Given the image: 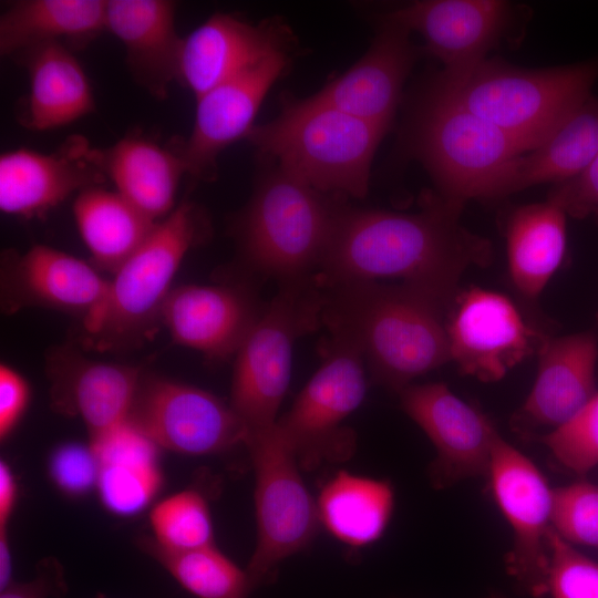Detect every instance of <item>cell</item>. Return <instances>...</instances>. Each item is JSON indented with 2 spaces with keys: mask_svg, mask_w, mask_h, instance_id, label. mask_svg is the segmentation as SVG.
<instances>
[{
  "mask_svg": "<svg viewBox=\"0 0 598 598\" xmlns=\"http://www.w3.org/2000/svg\"><path fill=\"white\" fill-rule=\"evenodd\" d=\"M463 207L434 193L413 214L341 205L318 286L399 278L452 305L463 272L493 258L491 241L461 224Z\"/></svg>",
  "mask_w": 598,
  "mask_h": 598,
  "instance_id": "obj_1",
  "label": "cell"
},
{
  "mask_svg": "<svg viewBox=\"0 0 598 598\" xmlns=\"http://www.w3.org/2000/svg\"><path fill=\"white\" fill-rule=\"evenodd\" d=\"M322 290V323L353 340L375 383L399 393L451 360L452 305L404 282L353 281Z\"/></svg>",
  "mask_w": 598,
  "mask_h": 598,
  "instance_id": "obj_2",
  "label": "cell"
},
{
  "mask_svg": "<svg viewBox=\"0 0 598 598\" xmlns=\"http://www.w3.org/2000/svg\"><path fill=\"white\" fill-rule=\"evenodd\" d=\"M388 130L311 95L287 96L279 115L254 125L246 138L262 158L309 187L329 196L362 198Z\"/></svg>",
  "mask_w": 598,
  "mask_h": 598,
  "instance_id": "obj_3",
  "label": "cell"
},
{
  "mask_svg": "<svg viewBox=\"0 0 598 598\" xmlns=\"http://www.w3.org/2000/svg\"><path fill=\"white\" fill-rule=\"evenodd\" d=\"M597 78L594 61L523 69L485 59L461 75L441 72L431 84L532 151L591 95Z\"/></svg>",
  "mask_w": 598,
  "mask_h": 598,
  "instance_id": "obj_4",
  "label": "cell"
},
{
  "mask_svg": "<svg viewBox=\"0 0 598 598\" xmlns=\"http://www.w3.org/2000/svg\"><path fill=\"white\" fill-rule=\"evenodd\" d=\"M332 197L269 165L234 224L245 267L280 283L313 278L341 206Z\"/></svg>",
  "mask_w": 598,
  "mask_h": 598,
  "instance_id": "obj_5",
  "label": "cell"
},
{
  "mask_svg": "<svg viewBox=\"0 0 598 598\" xmlns=\"http://www.w3.org/2000/svg\"><path fill=\"white\" fill-rule=\"evenodd\" d=\"M409 150L444 198L492 199L501 174L528 148L429 85L409 131Z\"/></svg>",
  "mask_w": 598,
  "mask_h": 598,
  "instance_id": "obj_6",
  "label": "cell"
},
{
  "mask_svg": "<svg viewBox=\"0 0 598 598\" xmlns=\"http://www.w3.org/2000/svg\"><path fill=\"white\" fill-rule=\"evenodd\" d=\"M205 231L199 208L188 200L157 223L113 275L102 303L83 320L84 329L100 347L138 342L154 331L179 265Z\"/></svg>",
  "mask_w": 598,
  "mask_h": 598,
  "instance_id": "obj_7",
  "label": "cell"
},
{
  "mask_svg": "<svg viewBox=\"0 0 598 598\" xmlns=\"http://www.w3.org/2000/svg\"><path fill=\"white\" fill-rule=\"evenodd\" d=\"M324 292L316 278L281 283L235 354L230 406L248 432L278 421L287 392L292 348L322 323Z\"/></svg>",
  "mask_w": 598,
  "mask_h": 598,
  "instance_id": "obj_8",
  "label": "cell"
},
{
  "mask_svg": "<svg viewBox=\"0 0 598 598\" xmlns=\"http://www.w3.org/2000/svg\"><path fill=\"white\" fill-rule=\"evenodd\" d=\"M244 444L255 474L257 540L246 567L255 588L269 579L283 560L306 549L320 523L316 498L277 424L248 432Z\"/></svg>",
  "mask_w": 598,
  "mask_h": 598,
  "instance_id": "obj_9",
  "label": "cell"
},
{
  "mask_svg": "<svg viewBox=\"0 0 598 598\" xmlns=\"http://www.w3.org/2000/svg\"><path fill=\"white\" fill-rule=\"evenodd\" d=\"M320 352L319 369L276 423L302 470L353 455L355 434L343 422L367 391L365 362L352 339L329 330Z\"/></svg>",
  "mask_w": 598,
  "mask_h": 598,
  "instance_id": "obj_10",
  "label": "cell"
},
{
  "mask_svg": "<svg viewBox=\"0 0 598 598\" xmlns=\"http://www.w3.org/2000/svg\"><path fill=\"white\" fill-rule=\"evenodd\" d=\"M128 421L158 447L210 455L245 443L240 417L213 393L159 377L142 378Z\"/></svg>",
  "mask_w": 598,
  "mask_h": 598,
  "instance_id": "obj_11",
  "label": "cell"
},
{
  "mask_svg": "<svg viewBox=\"0 0 598 598\" xmlns=\"http://www.w3.org/2000/svg\"><path fill=\"white\" fill-rule=\"evenodd\" d=\"M494 497L506 518L513 546L507 569L532 596L546 595L553 488L538 467L497 435L489 474Z\"/></svg>",
  "mask_w": 598,
  "mask_h": 598,
  "instance_id": "obj_12",
  "label": "cell"
},
{
  "mask_svg": "<svg viewBox=\"0 0 598 598\" xmlns=\"http://www.w3.org/2000/svg\"><path fill=\"white\" fill-rule=\"evenodd\" d=\"M446 331L451 361L484 382L502 379L544 341L507 296L480 287L457 292Z\"/></svg>",
  "mask_w": 598,
  "mask_h": 598,
  "instance_id": "obj_13",
  "label": "cell"
},
{
  "mask_svg": "<svg viewBox=\"0 0 598 598\" xmlns=\"http://www.w3.org/2000/svg\"><path fill=\"white\" fill-rule=\"evenodd\" d=\"M399 395L403 411L423 430L436 451L430 467L435 487L488 476L499 433L483 412L444 383L410 384Z\"/></svg>",
  "mask_w": 598,
  "mask_h": 598,
  "instance_id": "obj_14",
  "label": "cell"
},
{
  "mask_svg": "<svg viewBox=\"0 0 598 598\" xmlns=\"http://www.w3.org/2000/svg\"><path fill=\"white\" fill-rule=\"evenodd\" d=\"M289 51L269 54L196 99L192 132L176 144L188 175L204 181L215 177L220 153L254 127L265 96L288 68Z\"/></svg>",
  "mask_w": 598,
  "mask_h": 598,
  "instance_id": "obj_15",
  "label": "cell"
},
{
  "mask_svg": "<svg viewBox=\"0 0 598 598\" xmlns=\"http://www.w3.org/2000/svg\"><path fill=\"white\" fill-rule=\"evenodd\" d=\"M511 4L502 0H420L382 19L419 33L425 50L439 59L442 73L461 75L486 59L509 22Z\"/></svg>",
  "mask_w": 598,
  "mask_h": 598,
  "instance_id": "obj_16",
  "label": "cell"
},
{
  "mask_svg": "<svg viewBox=\"0 0 598 598\" xmlns=\"http://www.w3.org/2000/svg\"><path fill=\"white\" fill-rule=\"evenodd\" d=\"M110 280L90 264L59 249L35 245L7 252L1 267V307L7 313L39 307L82 316L103 301Z\"/></svg>",
  "mask_w": 598,
  "mask_h": 598,
  "instance_id": "obj_17",
  "label": "cell"
},
{
  "mask_svg": "<svg viewBox=\"0 0 598 598\" xmlns=\"http://www.w3.org/2000/svg\"><path fill=\"white\" fill-rule=\"evenodd\" d=\"M291 33L272 19L252 23L217 12L183 38L178 80L198 99L277 51L290 49Z\"/></svg>",
  "mask_w": 598,
  "mask_h": 598,
  "instance_id": "obj_18",
  "label": "cell"
},
{
  "mask_svg": "<svg viewBox=\"0 0 598 598\" xmlns=\"http://www.w3.org/2000/svg\"><path fill=\"white\" fill-rule=\"evenodd\" d=\"M90 143L70 136L52 153L17 148L0 156V209L33 218L106 178L90 157Z\"/></svg>",
  "mask_w": 598,
  "mask_h": 598,
  "instance_id": "obj_19",
  "label": "cell"
},
{
  "mask_svg": "<svg viewBox=\"0 0 598 598\" xmlns=\"http://www.w3.org/2000/svg\"><path fill=\"white\" fill-rule=\"evenodd\" d=\"M261 310L240 285H184L169 292L161 322L175 343L220 361L237 353Z\"/></svg>",
  "mask_w": 598,
  "mask_h": 598,
  "instance_id": "obj_20",
  "label": "cell"
},
{
  "mask_svg": "<svg viewBox=\"0 0 598 598\" xmlns=\"http://www.w3.org/2000/svg\"><path fill=\"white\" fill-rule=\"evenodd\" d=\"M405 28L381 20L368 51L311 96L348 114L390 128L402 87L416 60Z\"/></svg>",
  "mask_w": 598,
  "mask_h": 598,
  "instance_id": "obj_21",
  "label": "cell"
},
{
  "mask_svg": "<svg viewBox=\"0 0 598 598\" xmlns=\"http://www.w3.org/2000/svg\"><path fill=\"white\" fill-rule=\"evenodd\" d=\"M53 406L80 416L90 443L128 420L143 374L140 369L87 359L70 348L49 358Z\"/></svg>",
  "mask_w": 598,
  "mask_h": 598,
  "instance_id": "obj_22",
  "label": "cell"
},
{
  "mask_svg": "<svg viewBox=\"0 0 598 598\" xmlns=\"http://www.w3.org/2000/svg\"><path fill=\"white\" fill-rule=\"evenodd\" d=\"M168 0H107L105 27L123 44L128 70L148 93L165 99L178 80L183 38Z\"/></svg>",
  "mask_w": 598,
  "mask_h": 598,
  "instance_id": "obj_23",
  "label": "cell"
},
{
  "mask_svg": "<svg viewBox=\"0 0 598 598\" xmlns=\"http://www.w3.org/2000/svg\"><path fill=\"white\" fill-rule=\"evenodd\" d=\"M90 157L115 190L153 220L161 221L176 207L178 185L187 174L176 144L163 146L131 133L107 147L91 146Z\"/></svg>",
  "mask_w": 598,
  "mask_h": 598,
  "instance_id": "obj_24",
  "label": "cell"
},
{
  "mask_svg": "<svg viewBox=\"0 0 598 598\" xmlns=\"http://www.w3.org/2000/svg\"><path fill=\"white\" fill-rule=\"evenodd\" d=\"M598 342L591 333L549 338L538 349V370L522 408L532 424L560 426L597 392Z\"/></svg>",
  "mask_w": 598,
  "mask_h": 598,
  "instance_id": "obj_25",
  "label": "cell"
},
{
  "mask_svg": "<svg viewBox=\"0 0 598 598\" xmlns=\"http://www.w3.org/2000/svg\"><path fill=\"white\" fill-rule=\"evenodd\" d=\"M18 56L29 76V92L20 115L24 127L49 131L94 111L89 79L72 50L60 43H49Z\"/></svg>",
  "mask_w": 598,
  "mask_h": 598,
  "instance_id": "obj_26",
  "label": "cell"
},
{
  "mask_svg": "<svg viewBox=\"0 0 598 598\" xmlns=\"http://www.w3.org/2000/svg\"><path fill=\"white\" fill-rule=\"evenodd\" d=\"M89 444L100 464L103 506L118 516L142 512L163 483L159 447L128 420Z\"/></svg>",
  "mask_w": 598,
  "mask_h": 598,
  "instance_id": "obj_27",
  "label": "cell"
},
{
  "mask_svg": "<svg viewBox=\"0 0 598 598\" xmlns=\"http://www.w3.org/2000/svg\"><path fill=\"white\" fill-rule=\"evenodd\" d=\"M598 154V97L590 95L539 146L515 158L497 179L492 199L582 172Z\"/></svg>",
  "mask_w": 598,
  "mask_h": 598,
  "instance_id": "obj_28",
  "label": "cell"
},
{
  "mask_svg": "<svg viewBox=\"0 0 598 598\" xmlns=\"http://www.w3.org/2000/svg\"><path fill=\"white\" fill-rule=\"evenodd\" d=\"M104 0H20L0 16V51L20 55L39 45L86 47L105 27Z\"/></svg>",
  "mask_w": 598,
  "mask_h": 598,
  "instance_id": "obj_29",
  "label": "cell"
},
{
  "mask_svg": "<svg viewBox=\"0 0 598 598\" xmlns=\"http://www.w3.org/2000/svg\"><path fill=\"white\" fill-rule=\"evenodd\" d=\"M320 527L351 548H363L385 533L394 509V489L386 480L339 471L316 497Z\"/></svg>",
  "mask_w": 598,
  "mask_h": 598,
  "instance_id": "obj_30",
  "label": "cell"
},
{
  "mask_svg": "<svg viewBox=\"0 0 598 598\" xmlns=\"http://www.w3.org/2000/svg\"><path fill=\"white\" fill-rule=\"evenodd\" d=\"M567 215L550 200L517 207L506 224L508 269L516 289L536 298L559 268L567 247Z\"/></svg>",
  "mask_w": 598,
  "mask_h": 598,
  "instance_id": "obj_31",
  "label": "cell"
},
{
  "mask_svg": "<svg viewBox=\"0 0 598 598\" xmlns=\"http://www.w3.org/2000/svg\"><path fill=\"white\" fill-rule=\"evenodd\" d=\"M73 216L96 268L115 274L158 221L116 190L89 187L76 195Z\"/></svg>",
  "mask_w": 598,
  "mask_h": 598,
  "instance_id": "obj_32",
  "label": "cell"
},
{
  "mask_svg": "<svg viewBox=\"0 0 598 598\" xmlns=\"http://www.w3.org/2000/svg\"><path fill=\"white\" fill-rule=\"evenodd\" d=\"M142 547L194 598H248L254 589L248 574L216 545L169 551L144 538Z\"/></svg>",
  "mask_w": 598,
  "mask_h": 598,
  "instance_id": "obj_33",
  "label": "cell"
},
{
  "mask_svg": "<svg viewBox=\"0 0 598 598\" xmlns=\"http://www.w3.org/2000/svg\"><path fill=\"white\" fill-rule=\"evenodd\" d=\"M152 542L169 551H187L215 545L209 506L204 496L186 489L162 499L150 513Z\"/></svg>",
  "mask_w": 598,
  "mask_h": 598,
  "instance_id": "obj_34",
  "label": "cell"
},
{
  "mask_svg": "<svg viewBox=\"0 0 598 598\" xmlns=\"http://www.w3.org/2000/svg\"><path fill=\"white\" fill-rule=\"evenodd\" d=\"M550 526L571 545L598 548V485L581 481L553 488Z\"/></svg>",
  "mask_w": 598,
  "mask_h": 598,
  "instance_id": "obj_35",
  "label": "cell"
},
{
  "mask_svg": "<svg viewBox=\"0 0 598 598\" xmlns=\"http://www.w3.org/2000/svg\"><path fill=\"white\" fill-rule=\"evenodd\" d=\"M543 442L574 473L585 474L598 466V391L567 422L546 434Z\"/></svg>",
  "mask_w": 598,
  "mask_h": 598,
  "instance_id": "obj_36",
  "label": "cell"
},
{
  "mask_svg": "<svg viewBox=\"0 0 598 598\" xmlns=\"http://www.w3.org/2000/svg\"><path fill=\"white\" fill-rule=\"evenodd\" d=\"M546 595L550 598H598V563L577 550L550 527Z\"/></svg>",
  "mask_w": 598,
  "mask_h": 598,
  "instance_id": "obj_37",
  "label": "cell"
},
{
  "mask_svg": "<svg viewBox=\"0 0 598 598\" xmlns=\"http://www.w3.org/2000/svg\"><path fill=\"white\" fill-rule=\"evenodd\" d=\"M48 471L59 491L75 497L96 488L100 464L90 444L66 443L51 453Z\"/></svg>",
  "mask_w": 598,
  "mask_h": 598,
  "instance_id": "obj_38",
  "label": "cell"
},
{
  "mask_svg": "<svg viewBox=\"0 0 598 598\" xmlns=\"http://www.w3.org/2000/svg\"><path fill=\"white\" fill-rule=\"evenodd\" d=\"M547 199L567 216L598 220V154L578 175L556 184Z\"/></svg>",
  "mask_w": 598,
  "mask_h": 598,
  "instance_id": "obj_39",
  "label": "cell"
},
{
  "mask_svg": "<svg viewBox=\"0 0 598 598\" xmlns=\"http://www.w3.org/2000/svg\"><path fill=\"white\" fill-rule=\"evenodd\" d=\"M68 591L64 569L58 559L39 561L34 576L22 582H11L0 590V598H60Z\"/></svg>",
  "mask_w": 598,
  "mask_h": 598,
  "instance_id": "obj_40",
  "label": "cell"
},
{
  "mask_svg": "<svg viewBox=\"0 0 598 598\" xmlns=\"http://www.w3.org/2000/svg\"><path fill=\"white\" fill-rule=\"evenodd\" d=\"M27 380L13 368L0 365V440L4 441L22 419L30 401Z\"/></svg>",
  "mask_w": 598,
  "mask_h": 598,
  "instance_id": "obj_41",
  "label": "cell"
},
{
  "mask_svg": "<svg viewBox=\"0 0 598 598\" xmlns=\"http://www.w3.org/2000/svg\"><path fill=\"white\" fill-rule=\"evenodd\" d=\"M18 498V483L7 461H0V528H8Z\"/></svg>",
  "mask_w": 598,
  "mask_h": 598,
  "instance_id": "obj_42",
  "label": "cell"
},
{
  "mask_svg": "<svg viewBox=\"0 0 598 598\" xmlns=\"http://www.w3.org/2000/svg\"><path fill=\"white\" fill-rule=\"evenodd\" d=\"M12 566L13 560L9 544L8 528H0V590L13 582Z\"/></svg>",
  "mask_w": 598,
  "mask_h": 598,
  "instance_id": "obj_43",
  "label": "cell"
},
{
  "mask_svg": "<svg viewBox=\"0 0 598 598\" xmlns=\"http://www.w3.org/2000/svg\"><path fill=\"white\" fill-rule=\"evenodd\" d=\"M486 598H506V597H504L503 595H499V594H491Z\"/></svg>",
  "mask_w": 598,
  "mask_h": 598,
  "instance_id": "obj_44",
  "label": "cell"
}]
</instances>
